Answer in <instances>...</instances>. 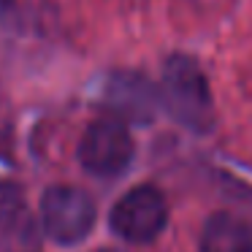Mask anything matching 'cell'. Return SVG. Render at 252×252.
I'll return each instance as SVG.
<instances>
[{"instance_id": "obj_1", "label": "cell", "mask_w": 252, "mask_h": 252, "mask_svg": "<svg viewBox=\"0 0 252 252\" xmlns=\"http://www.w3.org/2000/svg\"><path fill=\"white\" fill-rule=\"evenodd\" d=\"M160 100L190 130H209L214 125V103L201 65L187 55H171L163 65Z\"/></svg>"}, {"instance_id": "obj_2", "label": "cell", "mask_w": 252, "mask_h": 252, "mask_svg": "<svg viewBox=\"0 0 252 252\" xmlns=\"http://www.w3.org/2000/svg\"><path fill=\"white\" fill-rule=\"evenodd\" d=\"M95 201L73 185H55L41 198V220L57 244H76L95 225Z\"/></svg>"}, {"instance_id": "obj_3", "label": "cell", "mask_w": 252, "mask_h": 252, "mask_svg": "<svg viewBox=\"0 0 252 252\" xmlns=\"http://www.w3.org/2000/svg\"><path fill=\"white\" fill-rule=\"evenodd\" d=\"M168 222L165 195L152 185H138L120 198L111 209V228L120 239L133 244H147L158 239Z\"/></svg>"}, {"instance_id": "obj_4", "label": "cell", "mask_w": 252, "mask_h": 252, "mask_svg": "<svg viewBox=\"0 0 252 252\" xmlns=\"http://www.w3.org/2000/svg\"><path fill=\"white\" fill-rule=\"evenodd\" d=\"M79 160L95 176H117L133 160V138L120 117H98L79 141Z\"/></svg>"}, {"instance_id": "obj_5", "label": "cell", "mask_w": 252, "mask_h": 252, "mask_svg": "<svg viewBox=\"0 0 252 252\" xmlns=\"http://www.w3.org/2000/svg\"><path fill=\"white\" fill-rule=\"evenodd\" d=\"M106 100L133 120H149L155 114L160 95L155 87L138 73H114L106 84Z\"/></svg>"}, {"instance_id": "obj_6", "label": "cell", "mask_w": 252, "mask_h": 252, "mask_svg": "<svg viewBox=\"0 0 252 252\" xmlns=\"http://www.w3.org/2000/svg\"><path fill=\"white\" fill-rule=\"evenodd\" d=\"M250 247L252 228L236 214H214L201 230V252H247Z\"/></svg>"}, {"instance_id": "obj_7", "label": "cell", "mask_w": 252, "mask_h": 252, "mask_svg": "<svg viewBox=\"0 0 252 252\" xmlns=\"http://www.w3.org/2000/svg\"><path fill=\"white\" fill-rule=\"evenodd\" d=\"M8 3H11V0H0V6H8Z\"/></svg>"}, {"instance_id": "obj_8", "label": "cell", "mask_w": 252, "mask_h": 252, "mask_svg": "<svg viewBox=\"0 0 252 252\" xmlns=\"http://www.w3.org/2000/svg\"><path fill=\"white\" fill-rule=\"evenodd\" d=\"M247 252H252V247H250V250H247Z\"/></svg>"}, {"instance_id": "obj_9", "label": "cell", "mask_w": 252, "mask_h": 252, "mask_svg": "<svg viewBox=\"0 0 252 252\" xmlns=\"http://www.w3.org/2000/svg\"><path fill=\"white\" fill-rule=\"evenodd\" d=\"M109 252H117V250H109Z\"/></svg>"}]
</instances>
